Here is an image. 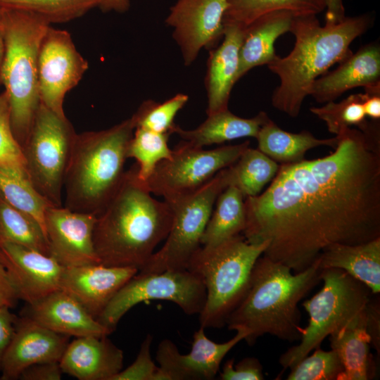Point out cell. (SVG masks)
I'll list each match as a JSON object with an SVG mask.
<instances>
[{
	"instance_id": "cell-1",
	"label": "cell",
	"mask_w": 380,
	"mask_h": 380,
	"mask_svg": "<svg viewBox=\"0 0 380 380\" xmlns=\"http://www.w3.org/2000/svg\"><path fill=\"white\" fill-rule=\"evenodd\" d=\"M324 157L281 164L270 186L245 198L243 236L267 242L263 255L295 273L334 243L380 237V134L377 121L347 127Z\"/></svg>"
},
{
	"instance_id": "cell-2",
	"label": "cell",
	"mask_w": 380,
	"mask_h": 380,
	"mask_svg": "<svg viewBox=\"0 0 380 380\" xmlns=\"http://www.w3.org/2000/svg\"><path fill=\"white\" fill-rule=\"evenodd\" d=\"M135 163L105 208L96 215L93 241L100 264L142 269L170 232L173 213L151 196Z\"/></svg>"
},
{
	"instance_id": "cell-3",
	"label": "cell",
	"mask_w": 380,
	"mask_h": 380,
	"mask_svg": "<svg viewBox=\"0 0 380 380\" xmlns=\"http://www.w3.org/2000/svg\"><path fill=\"white\" fill-rule=\"evenodd\" d=\"M372 21L369 15L363 14L321 25L315 15L295 16L290 30L295 37L293 49L267 65L279 79L272 106L291 118L298 117L315 80L353 53L351 43L368 30Z\"/></svg>"
},
{
	"instance_id": "cell-4",
	"label": "cell",
	"mask_w": 380,
	"mask_h": 380,
	"mask_svg": "<svg viewBox=\"0 0 380 380\" xmlns=\"http://www.w3.org/2000/svg\"><path fill=\"white\" fill-rule=\"evenodd\" d=\"M318 260L303 271L292 274L290 267L262 255L254 264L241 300L229 314L230 330H243L253 345L270 334L290 342L300 340L301 313L298 303L321 280Z\"/></svg>"
},
{
	"instance_id": "cell-5",
	"label": "cell",
	"mask_w": 380,
	"mask_h": 380,
	"mask_svg": "<svg viewBox=\"0 0 380 380\" xmlns=\"http://www.w3.org/2000/svg\"><path fill=\"white\" fill-rule=\"evenodd\" d=\"M135 127L131 118L106 129L76 134L63 181L65 208L97 215L119 189Z\"/></svg>"
},
{
	"instance_id": "cell-6",
	"label": "cell",
	"mask_w": 380,
	"mask_h": 380,
	"mask_svg": "<svg viewBox=\"0 0 380 380\" xmlns=\"http://www.w3.org/2000/svg\"><path fill=\"white\" fill-rule=\"evenodd\" d=\"M3 8L5 55L1 70L13 134L22 148L41 103L38 60L43 37L51 25L26 11Z\"/></svg>"
},
{
	"instance_id": "cell-7",
	"label": "cell",
	"mask_w": 380,
	"mask_h": 380,
	"mask_svg": "<svg viewBox=\"0 0 380 380\" xmlns=\"http://www.w3.org/2000/svg\"><path fill=\"white\" fill-rule=\"evenodd\" d=\"M267 242L250 243L237 235L214 246H202L190 258L186 270L197 275L206 290L199 313L200 327L221 328L247 290L255 262Z\"/></svg>"
},
{
	"instance_id": "cell-8",
	"label": "cell",
	"mask_w": 380,
	"mask_h": 380,
	"mask_svg": "<svg viewBox=\"0 0 380 380\" xmlns=\"http://www.w3.org/2000/svg\"><path fill=\"white\" fill-rule=\"evenodd\" d=\"M322 289L302 304L308 313V324L303 328L299 344L281 355L279 362L291 369L320 346L324 338L333 334L367 310L372 291L363 283L346 271L336 268L322 269Z\"/></svg>"
},
{
	"instance_id": "cell-9",
	"label": "cell",
	"mask_w": 380,
	"mask_h": 380,
	"mask_svg": "<svg viewBox=\"0 0 380 380\" xmlns=\"http://www.w3.org/2000/svg\"><path fill=\"white\" fill-rule=\"evenodd\" d=\"M76 134L66 116L40 103L23 151L28 179L54 206L63 205V181Z\"/></svg>"
},
{
	"instance_id": "cell-10",
	"label": "cell",
	"mask_w": 380,
	"mask_h": 380,
	"mask_svg": "<svg viewBox=\"0 0 380 380\" xmlns=\"http://www.w3.org/2000/svg\"><path fill=\"white\" fill-rule=\"evenodd\" d=\"M227 186L224 168L194 193L168 203L173 220L165 242L138 272L156 274L186 270L190 258L201 247V239L215 201Z\"/></svg>"
},
{
	"instance_id": "cell-11",
	"label": "cell",
	"mask_w": 380,
	"mask_h": 380,
	"mask_svg": "<svg viewBox=\"0 0 380 380\" xmlns=\"http://www.w3.org/2000/svg\"><path fill=\"white\" fill-rule=\"evenodd\" d=\"M250 141L205 150L185 141L161 161L146 184L151 194L167 203L187 196L202 187L219 171L234 163L249 147Z\"/></svg>"
},
{
	"instance_id": "cell-12",
	"label": "cell",
	"mask_w": 380,
	"mask_h": 380,
	"mask_svg": "<svg viewBox=\"0 0 380 380\" xmlns=\"http://www.w3.org/2000/svg\"><path fill=\"white\" fill-rule=\"evenodd\" d=\"M151 300H169L186 315H199L205 303L206 290L202 280L188 270L137 272L116 293L96 319L112 333L132 308Z\"/></svg>"
},
{
	"instance_id": "cell-13",
	"label": "cell",
	"mask_w": 380,
	"mask_h": 380,
	"mask_svg": "<svg viewBox=\"0 0 380 380\" xmlns=\"http://www.w3.org/2000/svg\"><path fill=\"white\" fill-rule=\"evenodd\" d=\"M88 67V62L76 49L70 34L50 25L43 37L39 53L41 103L65 117V97L77 85Z\"/></svg>"
},
{
	"instance_id": "cell-14",
	"label": "cell",
	"mask_w": 380,
	"mask_h": 380,
	"mask_svg": "<svg viewBox=\"0 0 380 380\" xmlns=\"http://www.w3.org/2000/svg\"><path fill=\"white\" fill-rule=\"evenodd\" d=\"M227 0H177L165 19L179 47L184 64L191 65L203 49L222 39Z\"/></svg>"
},
{
	"instance_id": "cell-15",
	"label": "cell",
	"mask_w": 380,
	"mask_h": 380,
	"mask_svg": "<svg viewBox=\"0 0 380 380\" xmlns=\"http://www.w3.org/2000/svg\"><path fill=\"white\" fill-rule=\"evenodd\" d=\"M205 328L195 331L191 351L181 354L176 345L169 339L158 345L156 359L159 367L156 380H212L219 372L220 364L227 353L247 336L245 331L227 342L218 343L205 334Z\"/></svg>"
},
{
	"instance_id": "cell-16",
	"label": "cell",
	"mask_w": 380,
	"mask_h": 380,
	"mask_svg": "<svg viewBox=\"0 0 380 380\" xmlns=\"http://www.w3.org/2000/svg\"><path fill=\"white\" fill-rule=\"evenodd\" d=\"M96 215L51 206L45 214L49 255L63 267L100 264L93 232Z\"/></svg>"
},
{
	"instance_id": "cell-17",
	"label": "cell",
	"mask_w": 380,
	"mask_h": 380,
	"mask_svg": "<svg viewBox=\"0 0 380 380\" xmlns=\"http://www.w3.org/2000/svg\"><path fill=\"white\" fill-rule=\"evenodd\" d=\"M0 260L25 303L60 289L63 267L51 256L8 241L0 242Z\"/></svg>"
},
{
	"instance_id": "cell-18",
	"label": "cell",
	"mask_w": 380,
	"mask_h": 380,
	"mask_svg": "<svg viewBox=\"0 0 380 380\" xmlns=\"http://www.w3.org/2000/svg\"><path fill=\"white\" fill-rule=\"evenodd\" d=\"M70 338L18 315L0 369V380L18 379L25 369L37 363L59 362Z\"/></svg>"
},
{
	"instance_id": "cell-19",
	"label": "cell",
	"mask_w": 380,
	"mask_h": 380,
	"mask_svg": "<svg viewBox=\"0 0 380 380\" xmlns=\"http://www.w3.org/2000/svg\"><path fill=\"white\" fill-rule=\"evenodd\" d=\"M137 272L138 270L132 267L101 264L64 267L60 289L70 294L96 319L116 293Z\"/></svg>"
},
{
	"instance_id": "cell-20",
	"label": "cell",
	"mask_w": 380,
	"mask_h": 380,
	"mask_svg": "<svg viewBox=\"0 0 380 380\" xmlns=\"http://www.w3.org/2000/svg\"><path fill=\"white\" fill-rule=\"evenodd\" d=\"M19 315L70 337L104 336L111 334L62 289L56 290L31 303H25Z\"/></svg>"
},
{
	"instance_id": "cell-21",
	"label": "cell",
	"mask_w": 380,
	"mask_h": 380,
	"mask_svg": "<svg viewBox=\"0 0 380 380\" xmlns=\"http://www.w3.org/2000/svg\"><path fill=\"white\" fill-rule=\"evenodd\" d=\"M338 64L312 84L310 96L317 102L332 101L348 90L380 83V46L377 42L362 46Z\"/></svg>"
},
{
	"instance_id": "cell-22",
	"label": "cell",
	"mask_w": 380,
	"mask_h": 380,
	"mask_svg": "<svg viewBox=\"0 0 380 380\" xmlns=\"http://www.w3.org/2000/svg\"><path fill=\"white\" fill-rule=\"evenodd\" d=\"M108 336L75 337L59 364L63 374L79 380H112L123 367V351Z\"/></svg>"
},
{
	"instance_id": "cell-23",
	"label": "cell",
	"mask_w": 380,
	"mask_h": 380,
	"mask_svg": "<svg viewBox=\"0 0 380 380\" xmlns=\"http://www.w3.org/2000/svg\"><path fill=\"white\" fill-rule=\"evenodd\" d=\"M244 28L236 24H224L222 42L210 49L205 77L207 115L228 108L232 89L238 82L239 51Z\"/></svg>"
},
{
	"instance_id": "cell-24",
	"label": "cell",
	"mask_w": 380,
	"mask_h": 380,
	"mask_svg": "<svg viewBox=\"0 0 380 380\" xmlns=\"http://www.w3.org/2000/svg\"><path fill=\"white\" fill-rule=\"evenodd\" d=\"M294 17L286 11H277L265 14L245 27L237 81L251 69L267 65L276 58L274 43L281 35L290 32Z\"/></svg>"
},
{
	"instance_id": "cell-25",
	"label": "cell",
	"mask_w": 380,
	"mask_h": 380,
	"mask_svg": "<svg viewBox=\"0 0 380 380\" xmlns=\"http://www.w3.org/2000/svg\"><path fill=\"white\" fill-rule=\"evenodd\" d=\"M317 260L321 270H343L365 284L372 294L379 293L380 237L355 245L334 243Z\"/></svg>"
},
{
	"instance_id": "cell-26",
	"label": "cell",
	"mask_w": 380,
	"mask_h": 380,
	"mask_svg": "<svg viewBox=\"0 0 380 380\" xmlns=\"http://www.w3.org/2000/svg\"><path fill=\"white\" fill-rule=\"evenodd\" d=\"M269 118L264 111L253 118H243L227 108L208 115L206 120L194 129L186 130L175 125L172 133L195 147L203 148L243 137L256 138Z\"/></svg>"
},
{
	"instance_id": "cell-27",
	"label": "cell",
	"mask_w": 380,
	"mask_h": 380,
	"mask_svg": "<svg viewBox=\"0 0 380 380\" xmlns=\"http://www.w3.org/2000/svg\"><path fill=\"white\" fill-rule=\"evenodd\" d=\"M367 323V308L361 316L329 336L331 348L336 353L343 367L337 380H368L374 376Z\"/></svg>"
},
{
	"instance_id": "cell-28",
	"label": "cell",
	"mask_w": 380,
	"mask_h": 380,
	"mask_svg": "<svg viewBox=\"0 0 380 380\" xmlns=\"http://www.w3.org/2000/svg\"><path fill=\"white\" fill-rule=\"evenodd\" d=\"M258 149L281 164H292L305 160L310 149L329 146L334 149L338 139H318L308 131L292 133L281 129L269 118L261 127L255 138Z\"/></svg>"
},
{
	"instance_id": "cell-29",
	"label": "cell",
	"mask_w": 380,
	"mask_h": 380,
	"mask_svg": "<svg viewBox=\"0 0 380 380\" xmlns=\"http://www.w3.org/2000/svg\"><path fill=\"white\" fill-rule=\"evenodd\" d=\"M245 197L235 186L218 196L201 239V246H214L241 234L246 226Z\"/></svg>"
},
{
	"instance_id": "cell-30",
	"label": "cell",
	"mask_w": 380,
	"mask_h": 380,
	"mask_svg": "<svg viewBox=\"0 0 380 380\" xmlns=\"http://www.w3.org/2000/svg\"><path fill=\"white\" fill-rule=\"evenodd\" d=\"M223 24L246 27L273 12L286 11L295 16L317 15L326 8L327 0H227Z\"/></svg>"
},
{
	"instance_id": "cell-31",
	"label": "cell",
	"mask_w": 380,
	"mask_h": 380,
	"mask_svg": "<svg viewBox=\"0 0 380 380\" xmlns=\"http://www.w3.org/2000/svg\"><path fill=\"white\" fill-rule=\"evenodd\" d=\"M279 167L278 163L262 151L248 147L226 167L228 186L236 187L245 198L257 196L272 182Z\"/></svg>"
},
{
	"instance_id": "cell-32",
	"label": "cell",
	"mask_w": 380,
	"mask_h": 380,
	"mask_svg": "<svg viewBox=\"0 0 380 380\" xmlns=\"http://www.w3.org/2000/svg\"><path fill=\"white\" fill-rule=\"evenodd\" d=\"M8 241L49 255L45 233L29 215L11 205L0 193V242Z\"/></svg>"
},
{
	"instance_id": "cell-33",
	"label": "cell",
	"mask_w": 380,
	"mask_h": 380,
	"mask_svg": "<svg viewBox=\"0 0 380 380\" xmlns=\"http://www.w3.org/2000/svg\"><path fill=\"white\" fill-rule=\"evenodd\" d=\"M0 193L13 207L33 217L45 233V214L54 205L36 190L27 177L0 168Z\"/></svg>"
},
{
	"instance_id": "cell-34",
	"label": "cell",
	"mask_w": 380,
	"mask_h": 380,
	"mask_svg": "<svg viewBox=\"0 0 380 380\" xmlns=\"http://www.w3.org/2000/svg\"><path fill=\"white\" fill-rule=\"evenodd\" d=\"M170 134L135 128L127 148V158L135 159L139 178L146 182L156 167L170 158L172 149L168 146Z\"/></svg>"
},
{
	"instance_id": "cell-35",
	"label": "cell",
	"mask_w": 380,
	"mask_h": 380,
	"mask_svg": "<svg viewBox=\"0 0 380 380\" xmlns=\"http://www.w3.org/2000/svg\"><path fill=\"white\" fill-rule=\"evenodd\" d=\"M100 0H0V7L39 15L50 24L80 18L98 7Z\"/></svg>"
},
{
	"instance_id": "cell-36",
	"label": "cell",
	"mask_w": 380,
	"mask_h": 380,
	"mask_svg": "<svg viewBox=\"0 0 380 380\" xmlns=\"http://www.w3.org/2000/svg\"><path fill=\"white\" fill-rule=\"evenodd\" d=\"M364 94H350L339 102L329 101L320 107H312V113L326 124L328 131L337 135L341 130L353 126L365 129L367 121L363 108Z\"/></svg>"
},
{
	"instance_id": "cell-37",
	"label": "cell",
	"mask_w": 380,
	"mask_h": 380,
	"mask_svg": "<svg viewBox=\"0 0 380 380\" xmlns=\"http://www.w3.org/2000/svg\"><path fill=\"white\" fill-rule=\"evenodd\" d=\"M189 96L178 93L163 103L145 101L131 117L135 128H142L161 134H173L177 113L188 102Z\"/></svg>"
},
{
	"instance_id": "cell-38",
	"label": "cell",
	"mask_w": 380,
	"mask_h": 380,
	"mask_svg": "<svg viewBox=\"0 0 380 380\" xmlns=\"http://www.w3.org/2000/svg\"><path fill=\"white\" fill-rule=\"evenodd\" d=\"M0 168L27 177L23 148L12 130L10 106L5 91L0 94Z\"/></svg>"
},
{
	"instance_id": "cell-39",
	"label": "cell",
	"mask_w": 380,
	"mask_h": 380,
	"mask_svg": "<svg viewBox=\"0 0 380 380\" xmlns=\"http://www.w3.org/2000/svg\"><path fill=\"white\" fill-rule=\"evenodd\" d=\"M343 365L334 350L315 349L291 369L288 380H337Z\"/></svg>"
},
{
	"instance_id": "cell-40",
	"label": "cell",
	"mask_w": 380,
	"mask_h": 380,
	"mask_svg": "<svg viewBox=\"0 0 380 380\" xmlns=\"http://www.w3.org/2000/svg\"><path fill=\"white\" fill-rule=\"evenodd\" d=\"M152 341L153 336L148 334L140 346L135 360L115 375L112 380H156L158 367L151 358Z\"/></svg>"
},
{
	"instance_id": "cell-41",
	"label": "cell",
	"mask_w": 380,
	"mask_h": 380,
	"mask_svg": "<svg viewBox=\"0 0 380 380\" xmlns=\"http://www.w3.org/2000/svg\"><path fill=\"white\" fill-rule=\"evenodd\" d=\"M221 380H262L264 379L262 366L255 357H248L234 365L233 358L227 360L220 373Z\"/></svg>"
},
{
	"instance_id": "cell-42",
	"label": "cell",
	"mask_w": 380,
	"mask_h": 380,
	"mask_svg": "<svg viewBox=\"0 0 380 380\" xmlns=\"http://www.w3.org/2000/svg\"><path fill=\"white\" fill-rule=\"evenodd\" d=\"M63 372L59 362H46L32 365L25 369L20 380H61Z\"/></svg>"
},
{
	"instance_id": "cell-43",
	"label": "cell",
	"mask_w": 380,
	"mask_h": 380,
	"mask_svg": "<svg viewBox=\"0 0 380 380\" xmlns=\"http://www.w3.org/2000/svg\"><path fill=\"white\" fill-rule=\"evenodd\" d=\"M18 315L10 308H0V369L6 351L11 341L15 331Z\"/></svg>"
},
{
	"instance_id": "cell-44",
	"label": "cell",
	"mask_w": 380,
	"mask_h": 380,
	"mask_svg": "<svg viewBox=\"0 0 380 380\" xmlns=\"http://www.w3.org/2000/svg\"><path fill=\"white\" fill-rule=\"evenodd\" d=\"M19 296L16 289L1 261L0 260V308H13Z\"/></svg>"
},
{
	"instance_id": "cell-45",
	"label": "cell",
	"mask_w": 380,
	"mask_h": 380,
	"mask_svg": "<svg viewBox=\"0 0 380 380\" xmlns=\"http://www.w3.org/2000/svg\"><path fill=\"white\" fill-rule=\"evenodd\" d=\"M380 314L379 300L371 299L367 305V330L370 337V344L379 354L380 349Z\"/></svg>"
},
{
	"instance_id": "cell-46",
	"label": "cell",
	"mask_w": 380,
	"mask_h": 380,
	"mask_svg": "<svg viewBox=\"0 0 380 380\" xmlns=\"http://www.w3.org/2000/svg\"><path fill=\"white\" fill-rule=\"evenodd\" d=\"M363 108L366 117L373 121L380 119V83L364 88Z\"/></svg>"
},
{
	"instance_id": "cell-47",
	"label": "cell",
	"mask_w": 380,
	"mask_h": 380,
	"mask_svg": "<svg viewBox=\"0 0 380 380\" xmlns=\"http://www.w3.org/2000/svg\"><path fill=\"white\" fill-rule=\"evenodd\" d=\"M325 23L333 24L345 18L343 0H327Z\"/></svg>"
},
{
	"instance_id": "cell-48",
	"label": "cell",
	"mask_w": 380,
	"mask_h": 380,
	"mask_svg": "<svg viewBox=\"0 0 380 380\" xmlns=\"http://www.w3.org/2000/svg\"><path fill=\"white\" fill-rule=\"evenodd\" d=\"M129 0H100L99 8L103 12L124 13L129 8Z\"/></svg>"
},
{
	"instance_id": "cell-49",
	"label": "cell",
	"mask_w": 380,
	"mask_h": 380,
	"mask_svg": "<svg viewBox=\"0 0 380 380\" xmlns=\"http://www.w3.org/2000/svg\"><path fill=\"white\" fill-rule=\"evenodd\" d=\"M5 37L3 25V8L0 7V86L1 85V70L5 55Z\"/></svg>"
}]
</instances>
